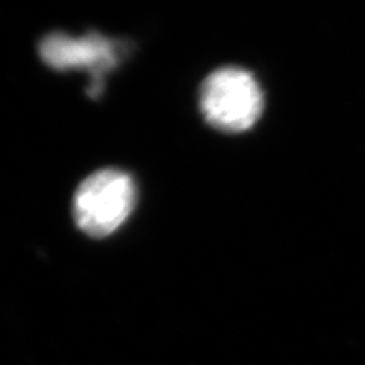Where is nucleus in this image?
<instances>
[{
	"instance_id": "nucleus-1",
	"label": "nucleus",
	"mask_w": 365,
	"mask_h": 365,
	"mask_svg": "<svg viewBox=\"0 0 365 365\" xmlns=\"http://www.w3.org/2000/svg\"><path fill=\"white\" fill-rule=\"evenodd\" d=\"M200 107L212 127L225 133H242L259 120L264 111V93L250 72L222 67L204 79Z\"/></svg>"
},
{
	"instance_id": "nucleus-3",
	"label": "nucleus",
	"mask_w": 365,
	"mask_h": 365,
	"mask_svg": "<svg viewBox=\"0 0 365 365\" xmlns=\"http://www.w3.org/2000/svg\"><path fill=\"white\" fill-rule=\"evenodd\" d=\"M119 46L111 40L88 34L84 37H71L56 32L44 37L40 43L41 60L55 71L68 68H86L93 76L91 96H98L102 87L101 76L119 63Z\"/></svg>"
},
{
	"instance_id": "nucleus-2",
	"label": "nucleus",
	"mask_w": 365,
	"mask_h": 365,
	"mask_svg": "<svg viewBox=\"0 0 365 365\" xmlns=\"http://www.w3.org/2000/svg\"><path fill=\"white\" fill-rule=\"evenodd\" d=\"M135 204V185L120 169H101L87 177L75 192L76 225L93 237L114 233L128 220Z\"/></svg>"
}]
</instances>
